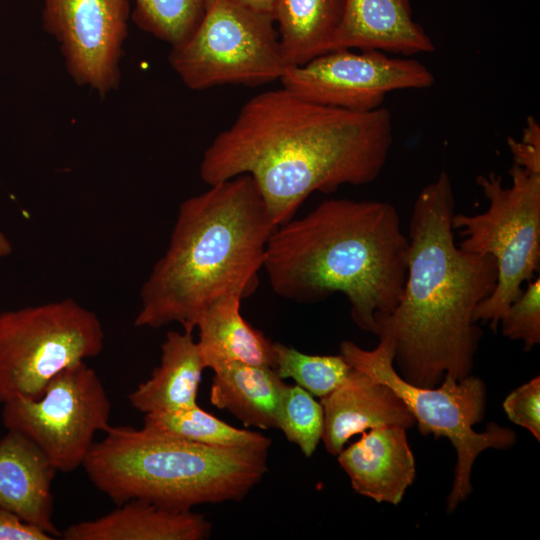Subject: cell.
<instances>
[{"label":"cell","mask_w":540,"mask_h":540,"mask_svg":"<svg viewBox=\"0 0 540 540\" xmlns=\"http://www.w3.org/2000/svg\"><path fill=\"white\" fill-rule=\"evenodd\" d=\"M393 144L384 106L356 113L306 101L285 88L249 99L205 150L200 177L213 185L247 174L275 226L314 192L364 185L382 172Z\"/></svg>","instance_id":"cell-1"},{"label":"cell","mask_w":540,"mask_h":540,"mask_svg":"<svg viewBox=\"0 0 540 540\" xmlns=\"http://www.w3.org/2000/svg\"><path fill=\"white\" fill-rule=\"evenodd\" d=\"M454 209L452 183L442 171L413 205L402 295L375 319V334L392 343L400 375L421 387H435L444 375H470L481 337L474 311L497 282L492 256L456 246Z\"/></svg>","instance_id":"cell-2"},{"label":"cell","mask_w":540,"mask_h":540,"mask_svg":"<svg viewBox=\"0 0 540 540\" xmlns=\"http://www.w3.org/2000/svg\"><path fill=\"white\" fill-rule=\"evenodd\" d=\"M409 240L389 202L325 200L271 233L263 269L285 299L317 302L344 294L353 321L375 334V319L398 303Z\"/></svg>","instance_id":"cell-3"},{"label":"cell","mask_w":540,"mask_h":540,"mask_svg":"<svg viewBox=\"0 0 540 540\" xmlns=\"http://www.w3.org/2000/svg\"><path fill=\"white\" fill-rule=\"evenodd\" d=\"M275 227L247 174L184 200L169 245L141 287L135 326L178 323L192 333L218 298L253 293Z\"/></svg>","instance_id":"cell-4"},{"label":"cell","mask_w":540,"mask_h":540,"mask_svg":"<svg viewBox=\"0 0 540 540\" xmlns=\"http://www.w3.org/2000/svg\"><path fill=\"white\" fill-rule=\"evenodd\" d=\"M82 467L117 505L143 500L190 510L239 501L267 472L268 451L207 446L145 428L111 426Z\"/></svg>","instance_id":"cell-5"},{"label":"cell","mask_w":540,"mask_h":540,"mask_svg":"<svg viewBox=\"0 0 540 540\" xmlns=\"http://www.w3.org/2000/svg\"><path fill=\"white\" fill-rule=\"evenodd\" d=\"M340 355L352 368L389 386L414 417L423 435L433 434L451 441L457 462L447 500L448 512H453L472 492L471 472L478 455L489 448L513 446L516 436L510 428L490 423L482 433L473 429L483 419L486 406L485 385L478 377L468 375L457 380L444 375L438 388L411 384L394 368V348L386 338H380L372 350L343 341Z\"/></svg>","instance_id":"cell-6"},{"label":"cell","mask_w":540,"mask_h":540,"mask_svg":"<svg viewBox=\"0 0 540 540\" xmlns=\"http://www.w3.org/2000/svg\"><path fill=\"white\" fill-rule=\"evenodd\" d=\"M509 175L510 186L495 173L479 175L476 183L488 200L487 209L452 217L453 229L463 237L459 248L496 261V285L473 316L475 322H490L493 330L540 264V173L513 164Z\"/></svg>","instance_id":"cell-7"},{"label":"cell","mask_w":540,"mask_h":540,"mask_svg":"<svg viewBox=\"0 0 540 540\" xmlns=\"http://www.w3.org/2000/svg\"><path fill=\"white\" fill-rule=\"evenodd\" d=\"M99 317L71 298L0 313V403L39 399L62 370L99 355Z\"/></svg>","instance_id":"cell-8"},{"label":"cell","mask_w":540,"mask_h":540,"mask_svg":"<svg viewBox=\"0 0 540 540\" xmlns=\"http://www.w3.org/2000/svg\"><path fill=\"white\" fill-rule=\"evenodd\" d=\"M171 68L191 90L221 85L259 86L288 68L274 16L233 0H208L194 34L171 48Z\"/></svg>","instance_id":"cell-9"},{"label":"cell","mask_w":540,"mask_h":540,"mask_svg":"<svg viewBox=\"0 0 540 540\" xmlns=\"http://www.w3.org/2000/svg\"><path fill=\"white\" fill-rule=\"evenodd\" d=\"M2 405L4 427L31 440L63 473L82 466L95 434L110 427L109 397L85 361L55 375L39 399L17 396Z\"/></svg>","instance_id":"cell-10"},{"label":"cell","mask_w":540,"mask_h":540,"mask_svg":"<svg viewBox=\"0 0 540 540\" xmlns=\"http://www.w3.org/2000/svg\"><path fill=\"white\" fill-rule=\"evenodd\" d=\"M280 81L283 88L306 101L367 113L383 107L389 93L429 88L435 77L413 58L392 57L377 50L339 49L288 67Z\"/></svg>","instance_id":"cell-11"},{"label":"cell","mask_w":540,"mask_h":540,"mask_svg":"<svg viewBox=\"0 0 540 540\" xmlns=\"http://www.w3.org/2000/svg\"><path fill=\"white\" fill-rule=\"evenodd\" d=\"M129 0H43V27L60 46L73 80L99 95L115 90Z\"/></svg>","instance_id":"cell-12"},{"label":"cell","mask_w":540,"mask_h":540,"mask_svg":"<svg viewBox=\"0 0 540 540\" xmlns=\"http://www.w3.org/2000/svg\"><path fill=\"white\" fill-rule=\"evenodd\" d=\"M324 412L322 441L325 449L337 456L356 434L380 426L416 424L402 400L386 384L351 369L345 381L321 398Z\"/></svg>","instance_id":"cell-13"},{"label":"cell","mask_w":540,"mask_h":540,"mask_svg":"<svg viewBox=\"0 0 540 540\" xmlns=\"http://www.w3.org/2000/svg\"><path fill=\"white\" fill-rule=\"evenodd\" d=\"M361 434L337 455L340 466L358 494L378 503L399 504L416 472L406 428L380 426Z\"/></svg>","instance_id":"cell-14"},{"label":"cell","mask_w":540,"mask_h":540,"mask_svg":"<svg viewBox=\"0 0 540 540\" xmlns=\"http://www.w3.org/2000/svg\"><path fill=\"white\" fill-rule=\"evenodd\" d=\"M57 469L27 437L7 430L0 439V508L36 526L54 538L52 483Z\"/></svg>","instance_id":"cell-15"},{"label":"cell","mask_w":540,"mask_h":540,"mask_svg":"<svg viewBox=\"0 0 540 540\" xmlns=\"http://www.w3.org/2000/svg\"><path fill=\"white\" fill-rule=\"evenodd\" d=\"M377 50L412 56L434 43L412 14L409 0H345L332 50Z\"/></svg>","instance_id":"cell-16"},{"label":"cell","mask_w":540,"mask_h":540,"mask_svg":"<svg viewBox=\"0 0 540 540\" xmlns=\"http://www.w3.org/2000/svg\"><path fill=\"white\" fill-rule=\"evenodd\" d=\"M211 523L199 513L143 500H129L98 518L71 524L65 540H203Z\"/></svg>","instance_id":"cell-17"},{"label":"cell","mask_w":540,"mask_h":540,"mask_svg":"<svg viewBox=\"0 0 540 540\" xmlns=\"http://www.w3.org/2000/svg\"><path fill=\"white\" fill-rule=\"evenodd\" d=\"M205 368L192 333L168 331L161 344L160 365L129 394V402L144 414L195 406Z\"/></svg>","instance_id":"cell-18"},{"label":"cell","mask_w":540,"mask_h":540,"mask_svg":"<svg viewBox=\"0 0 540 540\" xmlns=\"http://www.w3.org/2000/svg\"><path fill=\"white\" fill-rule=\"evenodd\" d=\"M240 292L222 296L201 313L197 341L206 368L239 362L274 368L273 343L241 315Z\"/></svg>","instance_id":"cell-19"},{"label":"cell","mask_w":540,"mask_h":540,"mask_svg":"<svg viewBox=\"0 0 540 540\" xmlns=\"http://www.w3.org/2000/svg\"><path fill=\"white\" fill-rule=\"evenodd\" d=\"M210 402L246 426L277 428L287 384L275 369L264 365L230 362L213 369Z\"/></svg>","instance_id":"cell-20"},{"label":"cell","mask_w":540,"mask_h":540,"mask_svg":"<svg viewBox=\"0 0 540 540\" xmlns=\"http://www.w3.org/2000/svg\"><path fill=\"white\" fill-rule=\"evenodd\" d=\"M345 0H276L273 16L284 60L299 66L332 50Z\"/></svg>","instance_id":"cell-21"},{"label":"cell","mask_w":540,"mask_h":540,"mask_svg":"<svg viewBox=\"0 0 540 540\" xmlns=\"http://www.w3.org/2000/svg\"><path fill=\"white\" fill-rule=\"evenodd\" d=\"M143 428L207 446L268 451L271 439L261 433L235 428L198 405L144 414Z\"/></svg>","instance_id":"cell-22"},{"label":"cell","mask_w":540,"mask_h":540,"mask_svg":"<svg viewBox=\"0 0 540 540\" xmlns=\"http://www.w3.org/2000/svg\"><path fill=\"white\" fill-rule=\"evenodd\" d=\"M132 18L143 31L168 43L171 48L185 43L196 31L208 0H129Z\"/></svg>","instance_id":"cell-23"},{"label":"cell","mask_w":540,"mask_h":540,"mask_svg":"<svg viewBox=\"0 0 540 540\" xmlns=\"http://www.w3.org/2000/svg\"><path fill=\"white\" fill-rule=\"evenodd\" d=\"M274 369L282 379H293L310 394L323 398L340 386L352 367L339 355H309L282 343H273Z\"/></svg>","instance_id":"cell-24"},{"label":"cell","mask_w":540,"mask_h":540,"mask_svg":"<svg viewBox=\"0 0 540 540\" xmlns=\"http://www.w3.org/2000/svg\"><path fill=\"white\" fill-rule=\"evenodd\" d=\"M324 412L320 402L298 385H286L278 414L277 428L288 441L311 457L322 439Z\"/></svg>","instance_id":"cell-25"},{"label":"cell","mask_w":540,"mask_h":540,"mask_svg":"<svg viewBox=\"0 0 540 540\" xmlns=\"http://www.w3.org/2000/svg\"><path fill=\"white\" fill-rule=\"evenodd\" d=\"M499 324L512 340H522L529 351L540 342V279L528 282L520 296L509 306Z\"/></svg>","instance_id":"cell-26"},{"label":"cell","mask_w":540,"mask_h":540,"mask_svg":"<svg viewBox=\"0 0 540 540\" xmlns=\"http://www.w3.org/2000/svg\"><path fill=\"white\" fill-rule=\"evenodd\" d=\"M504 411L513 423L529 430L540 440V377L512 391L504 400Z\"/></svg>","instance_id":"cell-27"},{"label":"cell","mask_w":540,"mask_h":540,"mask_svg":"<svg viewBox=\"0 0 540 540\" xmlns=\"http://www.w3.org/2000/svg\"><path fill=\"white\" fill-rule=\"evenodd\" d=\"M507 142L513 164L529 172L540 173V126L534 117L527 118L520 141L509 137Z\"/></svg>","instance_id":"cell-28"},{"label":"cell","mask_w":540,"mask_h":540,"mask_svg":"<svg viewBox=\"0 0 540 540\" xmlns=\"http://www.w3.org/2000/svg\"><path fill=\"white\" fill-rule=\"evenodd\" d=\"M42 529L23 521L16 514L0 508V540H53Z\"/></svg>","instance_id":"cell-29"},{"label":"cell","mask_w":540,"mask_h":540,"mask_svg":"<svg viewBox=\"0 0 540 540\" xmlns=\"http://www.w3.org/2000/svg\"><path fill=\"white\" fill-rule=\"evenodd\" d=\"M241 5L252 8L257 11L270 13L273 15V10L276 0H233Z\"/></svg>","instance_id":"cell-30"},{"label":"cell","mask_w":540,"mask_h":540,"mask_svg":"<svg viewBox=\"0 0 540 540\" xmlns=\"http://www.w3.org/2000/svg\"><path fill=\"white\" fill-rule=\"evenodd\" d=\"M13 246L4 233L0 231V259L12 253Z\"/></svg>","instance_id":"cell-31"}]
</instances>
